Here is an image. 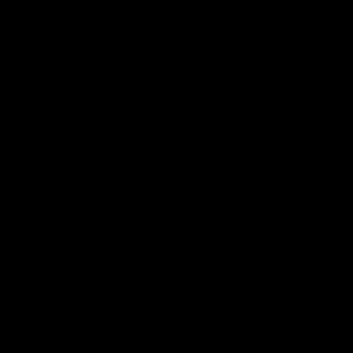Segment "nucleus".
<instances>
[]
</instances>
